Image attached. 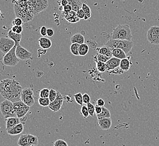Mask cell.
I'll use <instances>...</instances> for the list:
<instances>
[{
    "label": "cell",
    "mask_w": 159,
    "mask_h": 146,
    "mask_svg": "<svg viewBox=\"0 0 159 146\" xmlns=\"http://www.w3.org/2000/svg\"><path fill=\"white\" fill-rule=\"evenodd\" d=\"M64 101V95H62L60 92H58L56 98L54 100V101L51 102L48 107L49 109H51L53 112L59 111L62 107Z\"/></svg>",
    "instance_id": "7c38bea8"
},
{
    "label": "cell",
    "mask_w": 159,
    "mask_h": 146,
    "mask_svg": "<svg viewBox=\"0 0 159 146\" xmlns=\"http://www.w3.org/2000/svg\"><path fill=\"white\" fill-rule=\"evenodd\" d=\"M31 5L35 16L42 11L46 10L48 7V0H28Z\"/></svg>",
    "instance_id": "52a82bcc"
},
{
    "label": "cell",
    "mask_w": 159,
    "mask_h": 146,
    "mask_svg": "<svg viewBox=\"0 0 159 146\" xmlns=\"http://www.w3.org/2000/svg\"><path fill=\"white\" fill-rule=\"evenodd\" d=\"M120 68L124 71H128L130 68V62L129 60L127 58L121 60Z\"/></svg>",
    "instance_id": "484cf974"
},
{
    "label": "cell",
    "mask_w": 159,
    "mask_h": 146,
    "mask_svg": "<svg viewBox=\"0 0 159 146\" xmlns=\"http://www.w3.org/2000/svg\"><path fill=\"white\" fill-rule=\"evenodd\" d=\"M81 114L83 115L85 118H87L89 115V112L87 107V106L83 105L81 109Z\"/></svg>",
    "instance_id": "74e56055"
},
{
    "label": "cell",
    "mask_w": 159,
    "mask_h": 146,
    "mask_svg": "<svg viewBox=\"0 0 159 146\" xmlns=\"http://www.w3.org/2000/svg\"><path fill=\"white\" fill-rule=\"evenodd\" d=\"M0 109L2 114L5 119L13 117H17L14 110L13 102L7 99H5L3 102H1L0 105Z\"/></svg>",
    "instance_id": "5b68a950"
},
{
    "label": "cell",
    "mask_w": 159,
    "mask_h": 146,
    "mask_svg": "<svg viewBox=\"0 0 159 146\" xmlns=\"http://www.w3.org/2000/svg\"><path fill=\"white\" fill-rule=\"evenodd\" d=\"M47 31H48V29L45 26H42L41 28V29H40V34H41L42 36L45 37V36H47Z\"/></svg>",
    "instance_id": "bcb514c9"
},
{
    "label": "cell",
    "mask_w": 159,
    "mask_h": 146,
    "mask_svg": "<svg viewBox=\"0 0 159 146\" xmlns=\"http://www.w3.org/2000/svg\"><path fill=\"white\" fill-rule=\"evenodd\" d=\"M68 2V4L70 5L72 7V10L77 12L80 9H82L83 4L80 0H67Z\"/></svg>",
    "instance_id": "603a6c76"
},
{
    "label": "cell",
    "mask_w": 159,
    "mask_h": 146,
    "mask_svg": "<svg viewBox=\"0 0 159 146\" xmlns=\"http://www.w3.org/2000/svg\"><path fill=\"white\" fill-rule=\"evenodd\" d=\"M83 103L87 105L88 103H90V97L88 94L87 93L83 94Z\"/></svg>",
    "instance_id": "ee69618b"
},
{
    "label": "cell",
    "mask_w": 159,
    "mask_h": 146,
    "mask_svg": "<svg viewBox=\"0 0 159 146\" xmlns=\"http://www.w3.org/2000/svg\"><path fill=\"white\" fill-rule=\"evenodd\" d=\"M16 48L17 46H15L10 51L4 55L2 60V63L4 65L7 66H15L19 62V59L16 55Z\"/></svg>",
    "instance_id": "8992f818"
},
{
    "label": "cell",
    "mask_w": 159,
    "mask_h": 146,
    "mask_svg": "<svg viewBox=\"0 0 159 146\" xmlns=\"http://www.w3.org/2000/svg\"><path fill=\"white\" fill-rule=\"evenodd\" d=\"M111 58L107 57L103 54H97L95 60L97 61H100L103 63H106Z\"/></svg>",
    "instance_id": "d6a6232c"
},
{
    "label": "cell",
    "mask_w": 159,
    "mask_h": 146,
    "mask_svg": "<svg viewBox=\"0 0 159 146\" xmlns=\"http://www.w3.org/2000/svg\"><path fill=\"white\" fill-rule=\"evenodd\" d=\"M82 9H83V10L84 13H85V17H84V20L87 21L91 17V11L90 10V7H89V6L87 5L86 4H83Z\"/></svg>",
    "instance_id": "f1b7e54d"
},
{
    "label": "cell",
    "mask_w": 159,
    "mask_h": 146,
    "mask_svg": "<svg viewBox=\"0 0 159 146\" xmlns=\"http://www.w3.org/2000/svg\"><path fill=\"white\" fill-rule=\"evenodd\" d=\"M15 46V42L9 37H1L0 39V50L6 54Z\"/></svg>",
    "instance_id": "8fae6325"
},
{
    "label": "cell",
    "mask_w": 159,
    "mask_h": 146,
    "mask_svg": "<svg viewBox=\"0 0 159 146\" xmlns=\"http://www.w3.org/2000/svg\"><path fill=\"white\" fill-rule=\"evenodd\" d=\"M89 50V47L86 43L80 44L79 47V54L81 56H84L87 54Z\"/></svg>",
    "instance_id": "4316f807"
},
{
    "label": "cell",
    "mask_w": 159,
    "mask_h": 146,
    "mask_svg": "<svg viewBox=\"0 0 159 146\" xmlns=\"http://www.w3.org/2000/svg\"><path fill=\"white\" fill-rule=\"evenodd\" d=\"M54 35V31H53V29H51V28L48 29V31H47V36H48V37H52Z\"/></svg>",
    "instance_id": "f907efd6"
},
{
    "label": "cell",
    "mask_w": 159,
    "mask_h": 146,
    "mask_svg": "<svg viewBox=\"0 0 159 146\" xmlns=\"http://www.w3.org/2000/svg\"><path fill=\"white\" fill-rule=\"evenodd\" d=\"M68 4V2L67 0H60V5L62 7H64Z\"/></svg>",
    "instance_id": "816d5d0a"
},
{
    "label": "cell",
    "mask_w": 159,
    "mask_h": 146,
    "mask_svg": "<svg viewBox=\"0 0 159 146\" xmlns=\"http://www.w3.org/2000/svg\"><path fill=\"white\" fill-rule=\"evenodd\" d=\"M14 9L17 17L21 18L24 23L31 21L35 15L31 5L28 0H13Z\"/></svg>",
    "instance_id": "7a4b0ae2"
},
{
    "label": "cell",
    "mask_w": 159,
    "mask_h": 146,
    "mask_svg": "<svg viewBox=\"0 0 159 146\" xmlns=\"http://www.w3.org/2000/svg\"><path fill=\"white\" fill-rule=\"evenodd\" d=\"M80 20L81 19H80L79 17H77V15H76L75 17H71V18L67 19L66 21H68V22L71 23H76L79 22Z\"/></svg>",
    "instance_id": "f6af8a7d"
},
{
    "label": "cell",
    "mask_w": 159,
    "mask_h": 146,
    "mask_svg": "<svg viewBox=\"0 0 159 146\" xmlns=\"http://www.w3.org/2000/svg\"><path fill=\"white\" fill-rule=\"evenodd\" d=\"M49 94H50V90L48 88H44L40 92V97L48 98Z\"/></svg>",
    "instance_id": "8d00e7d4"
},
{
    "label": "cell",
    "mask_w": 159,
    "mask_h": 146,
    "mask_svg": "<svg viewBox=\"0 0 159 146\" xmlns=\"http://www.w3.org/2000/svg\"><path fill=\"white\" fill-rule=\"evenodd\" d=\"M96 67L97 70L100 73H103L107 70V67L105 63L96 60Z\"/></svg>",
    "instance_id": "4dcf8cb0"
},
{
    "label": "cell",
    "mask_w": 159,
    "mask_h": 146,
    "mask_svg": "<svg viewBox=\"0 0 159 146\" xmlns=\"http://www.w3.org/2000/svg\"><path fill=\"white\" fill-rule=\"evenodd\" d=\"M21 101L29 107H31L35 104V96L31 88L28 87L23 89L21 95Z\"/></svg>",
    "instance_id": "ba28073f"
},
{
    "label": "cell",
    "mask_w": 159,
    "mask_h": 146,
    "mask_svg": "<svg viewBox=\"0 0 159 146\" xmlns=\"http://www.w3.org/2000/svg\"><path fill=\"white\" fill-rule=\"evenodd\" d=\"M83 95L81 94V93H76L75 95H74V98L77 102V103H78L80 106H83Z\"/></svg>",
    "instance_id": "836d02e7"
},
{
    "label": "cell",
    "mask_w": 159,
    "mask_h": 146,
    "mask_svg": "<svg viewBox=\"0 0 159 146\" xmlns=\"http://www.w3.org/2000/svg\"><path fill=\"white\" fill-rule=\"evenodd\" d=\"M112 56L114 58H118V59L122 60L126 58V54L121 49L119 48H111Z\"/></svg>",
    "instance_id": "ffe728a7"
},
{
    "label": "cell",
    "mask_w": 159,
    "mask_h": 146,
    "mask_svg": "<svg viewBox=\"0 0 159 146\" xmlns=\"http://www.w3.org/2000/svg\"><path fill=\"white\" fill-rule=\"evenodd\" d=\"M98 124L100 129L106 130L111 128L112 122L111 118H103L99 119L98 120Z\"/></svg>",
    "instance_id": "9a60e30c"
},
{
    "label": "cell",
    "mask_w": 159,
    "mask_h": 146,
    "mask_svg": "<svg viewBox=\"0 0 159 146\" xmlns=\"http://www.w3.org/2000/svg\"><path fill=\"white\" fill-rule=\"evenodd\" d=\"M87 106L89 112V115L91 116H93L95 114V106L93 104H92L91 103H88Z\"/></svg>",
    "instance_id": "ab89813d"
},
{
    "label": "cell",
    "mask_w": 159,
    "mask_h": 146,
    "mask_svg": "<svg viewBox=\"0 0 159 146\" xmlns=\"http://www.w3.org/2000/svg\"><path fill=\"white\" fill-rule=\"evenodd\" d=\"M70 41L72 43H76L79 44H83L85 43V38L80 33H76L71 37Z\"/></svg>",
    "instance_id": "44dd1931"
},
{
    "label": "cell",
    "mask_w": 159,
    "mask_h": 146,
    "mask_svg": "<svg viewBox=\"0 0 159 146\" xmlns=\"http://www.w3.org/2000/svg\"></svg>",
    "instance_id": "f5cc1de1"
},
{
    "label": "cell",
    "mask_w": 159,
    "mask_h": 146,
    "mask_svg": "<svg viewBox=\"0 0 159 146\" xmlns=\"http://www.w3.org/2000/svg\"><path fill=\"white\" fill-rule=\"evenodd\" d=\"M97 116L98 120L103 118H111V112L108 109L104 106L102 107V110L101 113L99 115H97Z\"/></svg>",
    "instance_id": "d4e9b609"
},
{
    "label": "cell",
    "mask_w": 159,
    "mask_h": 146,
    "mask_svg": "<svg viewBox=\"0 0 159 146\" xmlns=\"http://www.w3.org/2000/svg\"><path fill=\"white\" fill-rule=\"evenodd\" d=\"M97 51H98V54H103L109 58H112V53L111 48L108 46H104L102 47L98 48Z\"/></svg>",
    "instance_id": "7402d4cb"
},
{
    "label": "cell",
    "mask_w": 159,
    "mask_h": 146,
    "mask_svg": "<svg viewBox=\"0 0 159 146\" xmlns=\"http://www.w3.org/2000/svg\"><path fill=\"white\" fill-rule=\"evenodd\" d=\"M24 23L23 21H22V19H21V18L17 17L13 21V25H17V26H21Z\"/></svg>",
    "instance_id": "b9f144b4"
},
{
    "label": "cell",
    "mask_w": 159,
    "mask_h": 146,
    "mask_svg": "<svg viewBox=\"0 0 159 146\" xmlns=\"http://www.w3.org/2000/svg\"><path fill=\"white\" fill-rule=\"evenodd\" d=\"M28 142L29 146H37L38 145V138L36 136L28 134Z\"/></svg>",
    "instance_id": "83f0119b"
},
{
    "label": "cell",
    "mask_w": 159,
    "mask_h": 146,
    "mask_svg": "<svg viewBox=\"0 0 159 146\" xmlns=\"http://www.w3.org/2000/svg\"><path fill=\"white\" fill-rule=\"evenodd\" d=\"M14 110L16 114L17 117L19 119L23 118L29 111L30 107L25 105L24 102L21 101L13 103Z\"/></svg>",
    "instance_id": "9c48e42d"
},
{
    "label": "cell",
    "mask_w": 159,
    "mask_h": 146,
    "mask_svg": "<svg viewBox=\"0 0 159 146\" xmlns=\"http://www.w3.org/2000/svg\"><path fill=\"white\" fill-rule=\"evenodd\" d=\"M76 15L77 17H79L80 19H84L85 14V13L83 10V9H80L79 10L77 11L76 12Z\"/></svg>",
    "instance_id": "7bdbcfd3"
},
{
    "label": "cell",
    "mask_w": 159,
    "mask_h": 146,
    "mask_svg": "<svg viewBox=\"0 0 159 146\" xmlns=\"http://www.w3.org/2000/svg\"><path fill=\"white\" fill-rule=\"evenodd\" d=\"M17 144L19 146H30L28 142V134L21 135L17 140Z\"/></svg>",
    "instance_id": "cb8c5ba5"
},
{
    "label": "cell",
    "mask_w": 159,
    "mask_h": 146,
    "mask_svg": "<svg viewBox=\"0 0 159 146\" xmlns=\"http://www.w3.org/2000/svg\"><path fill=\"white\" fill-rule=\"evenodd\" d=\"M38 43L40 47L45 50L48 49L52 47V41L48 38L44 37L40 38L38 39Z\"/></svg>",
    "instance_id": "ac0fdd59"
},
{
    "label": "cell",
    "mask_w": 159,
    "mask_h": 146,
    "mask_svg": "<svg viewBox=\"0 0 159 146\" xmlns=\"http://www.w3.org/2000/svg\"><path fill=\"white\" fill-rule=\"evenodd\" d=\"M20 119L17 117H13L6 119V129L8 131L10 129L13 128L15 126L17 125L18 124L21 123Z\"/></svg>",
    "instance_id": "e0dca14e"
},
{
    "label": "cell",
    "mask_w": 159,
    "mask_h": 146,
    "mask_svg": "<svg viewBox=\"0 0 159 146\" xmlns=\"http://www.w3.org/2000/svg\"><path fill=\"white\" fill-rule=\"evenodd\" d=\"M132 34L129 25H118L115 28L112 33L111 39L132 41Z\"/></svg>",
    "instance_id": "3957f363"
},
{
    "label": "cell",
    "mask_w": 159,
    "mask_h": 146,
    "mask_svg": "<svg viewBox=\"0 0 159 146\" xmlns=\"http://www.w3.org/2000/svg\"><path fill=\"white\" fill-rule=\"evenodd\" d=\"M16 55L17 58L21 60H27L32 58V54L28 51L25 48L21 46V45L17 46L16 48Z\"/></svg>",
    "instance_id": "4fadbf2b"
},
{
    "label": "cell",
    "mask_w": 159,
    "mask_h": 146,
    "mask_svg": "<svg viewBox=\"0 0 159 146\" xmlns=\"http://www.w3.org/2000/svg\"><path fill=\"white\" fill-rule=\"evenodd\" d=\"M120 59L118 58L112 57L106 63V65L107 67V70H113L115 69L120 67V65L121 62Z\"/></svg>",
    "instance_id": "5bb4252c"
},
{
    "label": "cell",
    "mask_w": 159,
    "mask_h": 146,
    "mask_svg": "<svg viewBox=\"0 0 159 146\" xmlns=\"http://www.w3.org/2000/svg\"><path fill=\"white\" fill-rule=\"evenodd\" d=\"M23 130H24L23 124L21 122L7 132V133L10 136H17L23 132Z\"/></svg>",
    "instance_id": "2e32d148"
},
{
    "label": "cell",
    "mask_w": 159,
    "mask_h": 146,
    "mask_svg": "<svg viewBox=\"0 0 159 146\" xmlns=\"http://www.w3.org/2000/svg\"><path fill=\"white\" fill-rule=\"evenodd\" d=\"M62 15L63 17H64L66 20H67L69 18L76 16V12L73 10L71 11L70 12H64V11H62Z\"/></svg>",
    "instance_id": "e575fe53"
},
{
    "label": "cell",
    "mask_w": 159,
    "mask_h": 146,
    "mask_svg": "<svg viewBox=\"0 0 159 146\" xmlns=\"http://www.w3.org/2000/svg\"><path fill=\"white\" fill-rule=\"evenodd\" d=\"M111 48H119L124 51L126 54H128L131 51L132 48L133 47V42L132 41L126 40H120V39H110L105 44Z\"/></svg>",
    "instance_id": "277c9868"
},
{
    "label": "cell",
    "mask_w": 159,
    "mask_h": 146,
    "mask_svg": "<svg viewBox=\"0 0 159 146\" xmlns=\"http://www.w3.org/2000/svg\"><path fill=\"white\" fill-rule=\"evenodd\" d=\"M7 36L15 42V46L17 47V46L20 45V42L22 38L21 34L15 33L10 29L7 33Z\"/></svg>",
    "instance_id": "d6986e66"
},
{
    "label": "cell",
    "mask_w": 159,
    "mask_h": 146,
    "mask_svg": "<svg viewBox=\"0 0 159 146\" xmlns=\"http://www.w3.org/2000/svg\"><path fill=\"white\" fill-rule=\"evenodd\" d=\"M23 89L19 83L15 79H6L1 82L0 92L4 99L12 102L21 101Z\"/></svg>",
    "instance_id": "6da1fadb"
},
{
    "label": "cell",
    "mask_w": 159,
    "mask_h": 146,
    "mask_svg": "<svg viewBox=\"0 0 159 146\" xmlns=\"http://www.w3.org/2000/svg\"><path fill=\"white\" fill-rule=\"evenodd\" d=\"M57 93L56 90L53 89H51L50 90V94H49V96H48V99H50V102H52L54 101V100L56 99V97H57Z\"/></svg>",
    "instance_id": "d590c367"
},
{
    "label": "cell",
    "mask_w": 159,
    "mask_h": 146,
    "mask_svg": "<svg viewBox=\"0 0 159 146\" xmlns=\"http://www.w3.org/2000/svg\"><path fill=\"white\" fill-rule=\"evenodd\" d=\"M102 107H100L97 105L95 106V114L96 115H99L102 112Z\"/></svg>",
    "instance_id": "7dc6e473"
},
{
    "label": "cell",
    "mask_w": 159,
    "mask_h": 146,
    "mask_svg": "<svg viewBox=\"0 0 159 146\" xmlns=\"http://www.w3.org/2000/svg\"><path fill=\"white\" fill-rule=\"evenodd\" d=\"M96 105L99 106L100 107H104V106L105 105V101L103 99H98L97 101Z\"/></svg>",
    "instance_id": "681fc988"
},
{
    "label": "cell",
    "mask_w": 159,
    "mask_h": 146,
    "mask_svg": "<svg viewBox=\"0 0 159 146\" xmlns=\"http://www.w3.org/2000/svg\"><path fill=\"white\" fill-rule=\"evenodd\" d=\"M72 10V6L69 4H68L67 6H64V7L63 8L62 11H64V12H70V11Z\"/></svg>",
    "instance_id": "c3c4849f"
},
{
    "label": "cell",
    "mask_w": 159,
    "mask_h": 146,
    "mask_svg": "<svg viewBox=\"0 0 159 146\" xmlns=\"http://www.w3.org/2000/svg\"><path fill=\"white\" fill-rule=\"evenodd\" d=\"M80 44L78 43H72L70 46V50L71 53L75 56H80L79 47Z\"/></svg>",
    "instance_id": "f546056e"
},
{
    "label": "cell",
    "mask_w": 159,
    "mask_h": 146,
    "mask_svg": "<svg viewBox=\"0 0 159 146\" xmlns=\"http://www.w3.org/2000/svg\"><path fill=\"white\" fill-rule=\"evenodd\" d=\"M147 39L150 43L159 44V27L152 26L147 32Z\"/></svg>",
    "instance_id": "30bf717a"
},
{
    "label": "cell",
    "mask_w": 159,
    "mask_h": 146,
    "mask_svg": "<svg viewBox=\"0 0 159 146\" xmlns=\"http://www.w3.org/2000/svg\"><path fill=\"white\" fill-rule=\"evenodd\" d=\"M38 103L42 107H47L49 106L51 102L48 98H41L40 97L38 99Z\"/></svg>",
    "instance_id": "1f68e13d"
},
{
    "label": "cell",
    "mask_w": 159,
    "mask_h": 146,
    "mask_svg": "<svg viewBox=\"0 0 159 146\" xmlns=\"http://www.w3.org/2000/svg\"><path fill=\"white\" fill-rule=\"evenodd\" d=\"M11 30L13 31L14 33H17V34H21L23 32V27L22 26H17V25H13Z\"/></svg>",
    "instance_id": "f35d334b"
},
{
    "label": "cell",
    "mask_w": 159,
    "mask_h": 146,
    "mask_svg": "<svg viewBox=\"0 0 159 146\" xmlns=\"http://www.w3.org/2000/svg\"><path fill=\"white\" fill-rule=\"evenodd\" d=\"M54 146H68L67 143L62 139H58L54 143Z\"/></svg>",
    "instance_id": "60d3db41"
}]
</instances>
